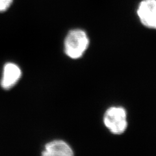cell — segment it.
<instances>
[{"instance_id": "3", "label": "cell", "mask_w": 156, "mask_h": 156, "mask_svg": "<svg viewBox=\"0 0 156 156\" xmlns=\"http://www.w3.org/2000/svg\"><path fill=\"white\" fill-rule=\"evenodd\" d=\"M136 13L144 26L156 29V0H143L139 5Z\"/></svg>"}, {"instance_id": "2", "label": "cell", "mask_w": 156, "mask_h": 156, "mask_svg": "<svg viewBox=\"0 0 156 156\" xmlns=\"http://www.w3.org/2000/svg\"><path fill=\"white\" fill-rule=\"evenodd\" d=\"M104 123L111 133L114 135L122 134L128 127L126 109L120 106L109 107L105 112Z\"/></svg>"}, {"instance_id": "4", "label": "cell", "mask_w": 156, "mask_h": 156, "mask_svg": "<svg viewBox=\"0 0 156 156\" xmlns=\"http://www.w3.org/2000/svg\"><path fill=\"white\" fill-rule=\"evenodd\" d=\"M42 156H74V152L66 142L58 140L48 143Z\"/></svg>"}, {"instance_id": "5", "label": "cell", "mask_w": 156, "mask_h": 156, "mask_svg": "<svg viewBox=\"0 0 156 156\" xmlns=\"http://www.w3.org/2000/svg\"><path fill=\"white\" fill-rule=\"evenodd\" d=\"M22 72L20 68L15 64L9 62L3 68V77L1 85L5 89L12 88L21 77Z\"/></svg>"}, {"instance_id": "6", "label": "cell", "mask_w": 156, "mask_h": 156, "mask_svg": "<svg viewBox=\"0 0 156 156\" xmlns=\"http://www.w3.org/2000/svg\"><path fill=\"white\" fill-rule=\"evenodd\" d=\"M13 0H0V12H5L11 7Z\"/></svg>"}, {"instance_id": "1", "label": "cell", "mask_w": 156, "mask_h": 156, "mask_svg": "<svg viewBox=\"0 0 156 156\" xmlns=\"http://www.w3.org/2000/svg\"><path fill=\"white\" fill-rule=\"evenodd\" d=\"M89 45V38L85 31L80 29H72L65 39V52L67 56L76 59L83 55Z\"/></svg>"}]
</instances>
